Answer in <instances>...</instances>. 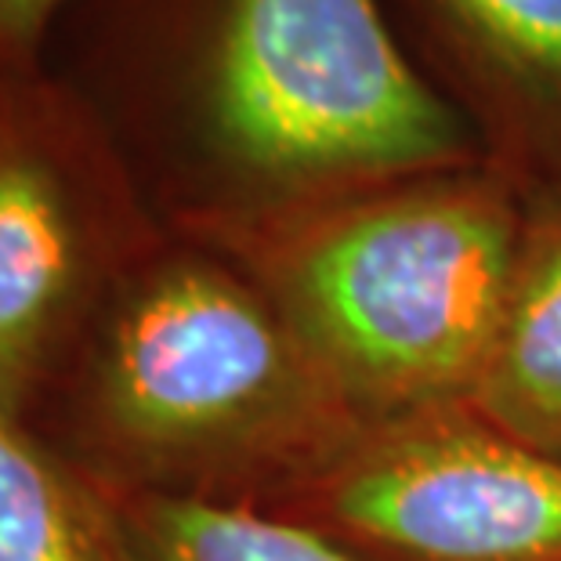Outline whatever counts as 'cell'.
Listing matches in <instances>:
<instances>
[{"instance_id": "cell-10", "label": "cell", "mask_w": 561, "mask_h": 561, "mask_svg": "<svg viewBox=\"0 0 561 561\" xmlns=\"http://www.w3.org/2000/svg\"><path fill=\"white\" fill-rule=\"evenodd\" d=\"M69 0H0V83L44 69V47Z\"/></svg>"}, {"instance_id": "cell-1", "label": "cell", "mask_w": 561, "mask_h": 561, "mask_svg": "<svg viewBox=\"0 0 561 561\" xmlns=\"http://www.w3.org/2000/svg\"><path fill=\"white\" fill-rule=\"evenodd\" d=\"M363 424L257 283L182 236L116 286L26 421L113 485L261 511Z\"/></svg>"}, {"instance_id": "cell-7", "label": "cell", "mask_w": 561, "mask_h": 561, "mask_svg": "<svg viewBox=\"0 0 561 561\" xmlns=\"http://www.w3.org/2000/svg\"><path fill=\"white\" fill-rule=\"evenodd\" d=\"M0 561H146L113 489L4 413Z\"/></svg>"}, {"instance_id": "cell-6", "label": "cell", "mask_w": 561, "mask_h": 561, "mask_svg": "<svg viewBox=\"0 0 561 561\" xmlns=\"http://www.w3.org/2000/svg\"><path fill=\"white\" fill-rule=\"evenodd\" d=\"M468 405L561 457V199L525 214L515 279Z\"/></svg>"}, {"instance_id": "cell-4", "label": "cell", "mask_w": 561, "mask_h": 561, "mask_svg": "<svg viewBox=\"0 0 561 561\" xmlns=\"http://www.w3.org/2000/svg\"><path fill=\"white\" fill-rule=\"evenodd\" d=\"M160 243L94 105L47 69L0 83V413L30 421Z\"/></svg>"}, {"instance_id": "cell-2", "label": "cell", "mask_w": 561, "mask_h": 561, "mask_svg": "<svg viewBox=\"0 0 561 561\" xmlns=\"http://www.w3.org/2000/svg\"><path fill=\"white\" fill-rule=\"evenodd\" d=\"M525 210L500 171L405 178L174 221L232 261L366 421L468 402L515 279Z\"/></svg>"}, {"instance_id": "cell-8", "label": "cell", "mask_w": 561, "mask_h": 561, "mask_svg": "<svg viewBox=\"0 0 561 561\" xmlns=\"http://www.w3.org/2000/svg\"><path fill=\"white\" fill-rule=\"evenodd\" d=\"M105 485L146 561H363L327 533L276 511Z\"/></svg>"}, {"instance_id": "cell-3", "label": "cell", "mask_w": 561, "mask_h": 561, "mask_svg": "<svg viewBox=\"0 0 561 561\" xmlns=\"http://www.w3.org/2000/svg\"><path fill=\"white\" fill-rule=\"evenodd\" d=\"M178 99L203 182L174 221L482 167L380 0H199Z\"/></svg>"}, {"instance_id": "cell-5", "label": "cell", "mask_w": 561, "mask_h": 561, "mask_svg": "<svg viewBox=\"0 0 561 561\" xmlns=\"http://www.w3.org/2000/svg\"><path fill=\"white\" fill-rule=\"evenodd\" d=\"M363 561H561V457L468 402L377 416L283 500Z\"/></svg>"}, {"instance_id": "cell-9", "label": "cell", "mask_w": 561, "mask_h": 561, "mask_svg": "<svg viewBox=\"0 0 561 561\" xmlns=\"http://www.w3.org/2000/svg\"><path fill=\"white\" fill-rule=\"evenodd\" d=\"M474 69L561 124V0H427Z\"/></svg>"}]
</instances>
